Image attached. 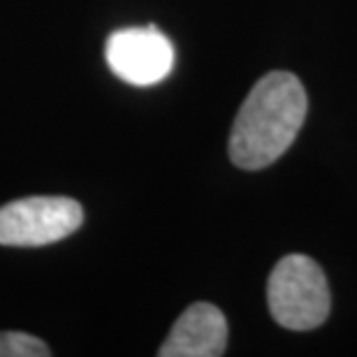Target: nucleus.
Instances as JSON below:
<instances>
[{"instance_id": "423d86ee", "label": "nucleus", "mask_w": 357, "mask_h": 357, "mask_svg": "<svg viewBox=\"0 0 357 357\" xmlns=\"http://www.w3.org/2000/svg\"><path fill=\"white\" fill-rule=\"evenodd\" d=\"M52 351L42 339L26 332H0V357H49Z\"/></svg>"}, {"instance_id": "f03ea898", "label": "nucleus", "mask_w": 357, "mask_h": 357, "mask_svg": "<svg viewBox=\"0 0 357 357\" xmlns=\"http://www.w3.org/2000/svg\"><path fill=\"white\" fill-rule=\"evenodd\" d=\"M267 304L271 318L285 330H316L330 316V285L309 255L292 253L276 262L267 281Z\"/></svg>"}, {"instance_id": "39448f33", "label": "nucleus", "mask_w": 357, "mask_h": 357, "mask_svg": "<svg viewBox=\"0 0 357 357\" xmlns=\"http://www.w3.org/2000/svg\"><path fill=\"white\" fill-rule=\"evenodd\" d=\"M227 346V320L213 304L188 306L160 346V357H218Z\"/></svg>"}, {"instance_id": "20e7f679", "label": "nucleus", "mask_w": 357, "mask_h": 357, "mask_svg": "<svg viewBox=\"0 0 357 357\" xmlns=\"http://www.w3.org/2000/svg\"><path fill=\"white\" fill-rule=\"evenodd\" d=\"M112 73L132 86H153L172 73L174 47L155 26L123 28L109 35L105 47Z\"/></svg>"}, {"instance_id": "f257e3e1", "label": "nucleus", "mask_w": 357, "mask_h": 357, "mask_svg": "<svg viewBox=\"0 0 357 357\" xmlns=\"http://www.w3.org/2000/svg\"><path fill=\"white\" fill-rule=\"evenodd\" d=\"M306 91L290 73H269L239 107L230 132V160L241 169H262L276 162L295 142L306 119Z\"/></svg>"}, {"instance_id": "7ed1b4c3", "label": "nucleus", "mask_w": 357, "mask_h": 357, "mask_svg": "<svg viewBox=\"0 0 357 357\" xmlns=\"http://www.w3.org/2000/svg\"><path fill=\"white\" fill-rule=\"evenodd\" d=\"M84 223L82 204L73 197L35 195L0 206V244L47 246L77 232Z\"/></svg>"}]
</instances>
